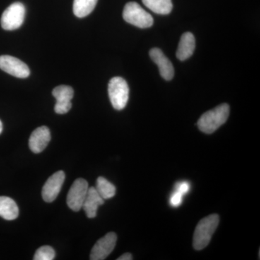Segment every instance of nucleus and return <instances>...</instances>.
<instances>
[{"mask_svg":"<svg viewBox=\"0 0 260 260\" xmlns=\"http://www.w3.org/2000/svg\"><path fill=\"white\" fill-rule=\"evenodd\" d=\"M95 189L104 200L111 199L116 194L115 186L102 177L98 178Z\"/></svg>","mask_w":260,"mask_h":260,"instance_id":"18","label":"nucleus"},{"mask_svg":"<svg viewBox=\"0 0 260 260\" xmlns=\"http://www.w3.org/2000/svg\"><path fill=\"white\" fill-rule=\"evenodd\" d=\"M195 49V39L191 32H186L181 36L180 42L177 51L178 59L181 61H184L189 59Z\"/></svg>","mask_w":260,"mask_h":260,"instance_id":"14","label":"nucleus"},{"mask_svg":"<svg viewBox=\"0 0 260 260\" xmlns=\"http://www.w3.org/2000/svg\"><path fill=\"white\" fill-rule=\"evenodd\" d=\"M123 18L128 23L140 28H150L153 24L152 15L134 2L125 5L123 10Z\"/></svg>","mask_w":260,"mask_h":260,"instance_id":"4","label":"nucleus"},{"mask_svg":"<svg viewBox=\"0 0 260 260\" xmlns=\"http://www.w3.org/2000/svg\"><path fill=\"white\" fill-rule=\"evenodd\" d=\"M18 215V207L14 200L8 197H0V216L7 220H13Z\"/></svg>","mask_w":260,"mask_h":260,"instance_id":"15","label":"nucleus"},{"mask_svg":"<svg viewBox=\"0 0 260 260\" xmlns=\"http://www.w3.org/2000/svg\"><path fill=\"white\" fill-rule=\"evenodd\" d=\"M230 107L227 104H220L212 110L205 112L198 121L200 131L206 134H212L225 124L229 116Z\"/></svg>","mask_w":260,"mask_h":260,"instance_id":"1","label":"nucleus"},{"mask_svg":"<svg viewBox=\"0 0 260 260\" xmlns=\"http://www.w3.org/2000/svg\"><path fill=\"white\" fill-rule=\"evenodd\" d=\"M189 189H190V184L187 181H181L176 185V191H179L182 195L187 194Z\"/></svg>","mask_w":260,"mask_h":260,"instance_id":"21","label":"nucleus"},{"mask_svg":"<svg viewBox=\"0 0 260 260\" xmlns=\"http://www.w3.org/2000/svg\"><path fill=\"white\" fill-rule=\"evenodd\" d=\"M3 123H2L1 120H0V134H1L2 133H3Z\"/></svg>","mask_w":260,"mask_h":260,"instance_id":"23","label":"nucleus"},{"mask_svg":"<svg viewBox=\"0 0 260 260\" xmlns=\"http://www.w3.org/2000/svg\"><path fill=\"white\" fill-rule=\"evenodd\" d=\"M97 2L98 0H74L73 13L78 18H85L95 9Z\"/></svg>","mask_w":260,"mask_h":260,"instance_id":"17","label":"nucleus"},{"mask_svg":"<svg viewBox=\"0 0 260 260\" xmlns=\"http://www.w3.org/2000/svg\"><path fill=\"white\" fill-rule=\"evenodd\" d=\"M0 69L18 78H28L30 73L28 65L18 58L9 55L0 56Z\"/></svg>","mask_w":260,"mask_h":260,"instance_id":"7","label":"nucleus"},{"mask_svg":"<svg viewBox=\"0 0 260 260\" xmlns=\"http://www.w3.org/2000/svg\"><path fill=\"white\" fill-rule=\"evenodd\" d=\"M51 140V133L46 126H40L32 132L29 138V148L34 153H42Z\"/></svg>","mask_w":260,"mask_h":260,"instance_id":"11","label":"nucleus"},{"mask_svg":"<svg viewBox=\"0 0 260 260\" xmlns=\"http://www.w3.org/2000/svg\"><path fill=\"white\" fill-rule=\"evenodd\" d=\"M108 91L114 109L120 111L125 108L129 93V86L125 80L121 77H114L109 81Z\"/></svg>","mask_w":260,"mask_h":260,"instance_id":"3","label":"nucleus"},{"mask_svg":"<svg viewBox=\"0 0 260 260\" xmlns=\"http://www.w3.org/2000/svg\"><path fill=\"white\" fill-rule=\"evenodd\" d=\"M183 197H184V195L181 194L179 191H174L170 198L171 205L172 207L180 206L183 202Z\"/></svg>","mask_w":260,"mask_h":260,"instance_id":"20","label":"nucleus"},{"mask_svg":"<svg viewBox=\"0 0 260 260\" xmlns=\"http://www.w3.org/2000/svg\"><path fill=\"white\" fill-rule=\"evenodd\" d=\"M55 258V251L50 246H43L39 248L35 254L34 260H52Z\"/></svg>","mask_w":260,"mask_h":260,"instance_id":"19","label":"nucleus"},{"mask_svg":"<svg viewBox=\"0 0 260 260\" xmlns=\"http://www.w3.org/2000/svg\"><path fill=\"white\" fill-rule=\"evenodd\" d=\"M88 181L82 178L76 179L73 182L67 197V203L70 209L75 212L82 209L88 194Z\"/></svg>","mask_w":260,"mask_h":260,"instance_id":"6","label":"nucleus"},{"mask_svg":"<svg viewBox=\"0 0 260 260\" xmlns=\"http://www.w3.org/2000/svg\"><path fill=\"white\" fill-rule=\"evenodd\" d=\"M65 180V174L63 171L54 173L46 181L42 189V198L47 203L54 201L60 192L61 186Z\"/></svg>","mask_w":260,"mask_h":260,"instance_id":"9","label":"nucleus"},{"mask_svg":"<svg viewBox=\"0 0 260 260\" xmlns=\"http://www.w3.org/2000/svg\"><path fill=\"white\" fill-rule=\"evenodd\" d=\"M52 95L56 103L54 111L56 114H64L69 112L72 108L71 100L74 96V90L68 85H59L53 90Z\"/></svg>","mask_w":260,"mask_h":260,"instance_id":"10","label":"nucleus"},{"mask_svg":"<svg viewBox=\"0 0 260 260\" xmlns=\"http://www.w3.org/2000/svg\"><path fill=\"white\" fill-rule=\"evenodd\" d=\"M117 236L115 233L110 232L99 239L93 246L90 252V259H105L115 248Z\"/></svg>","mask_w":260,"mask_h":260,"instance_id":"8","label":"nucleus"},{"mask_svg":"<svg viewBox=\"0 0 260 260\" xmlns=\"http://www.w3.org/2000/svg\"><path fill=\"white\" fill-rule=\"evenodd\" d=\"M150 56L159 68L160 75L167 80H172L174 75V68L170 60L164 55L162 51L158 48H153L150 51Z\"/></svg>","mask_w":260,"mask_h":260,"instance_id":"12","label":"nucleus"},{"mask_svg":"<svg viewBox=\"0 0 260 260\" xmlns=\"http://www.w3.org/2000/svg\"><path fill=\"white\" fill-rule=\"evenodd\" d=\"M220 218L217 214L208 215L202 219L195 229L193 237V247L202 250L209 244L214 233L218 226Z\"/></svg>","mask_w":260,"mask_h":260,"instance_id":"2","label":"nucleus"},{"mask_svg":"<svg viewBox=\"0 0 260 260\" xmlns=\"http://www.w3.org/2000/svg\"><path fill=\"white\" fill-rule=\"evenodd\" d=\"M25 8L20 3H15L5 10L1 18V25L6 30H14L23 25Z\"/></svg>","mask_w":260,"mask_h":260,"instance_id":"5","label":"nucleus"},{"mask_svg":"<svg viewBox=\"0 0 260 260\" xmlns=\"http://www.w3.org/2000/svg\"><path fill=\"white\" fill-rule=\"evenodd\" d=\"M143 3L156 14H169L173 8L172 0H143Z\"/></svg>","mask_w":260,"mask_h":260,"instance_id":"16","label":"nucleus"},{"mask_svg":"<svg viewBox=\"0 0 260 260\" xmlns=\"http://www.w3.org/2000/svg\"><path fill=\"white\" fill-rule=\"evenodd\" d=\"M118 260H131L133 259V256L130 253H125V254H122V255L119 256L117 259Z\"/></svg>","mask_w":260,"mask_h":260,"instance_id":"22","label":"nucleus"},{"mask_svg":"<svg viewBox=\"0 0 260 260\" xmlns=\"http://www.w3.org/2000/svg\"><path fill=\"white\" fill-rule=\"evenodd\" d=\"M104 200L98 193L95 187L88 188V194L84 201L83 208L84 211L89 218L96 216L97 210L100 205L104 204Z\"/></svg>","mask_w":260,"mask_h":260,"instance_id":"13","label":"nucleus"}]
</instances>
